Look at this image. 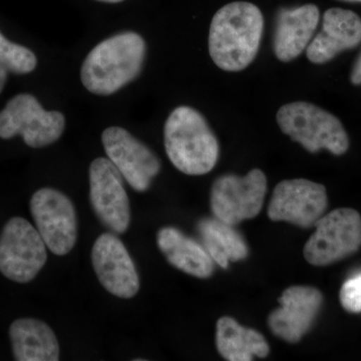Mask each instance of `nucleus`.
Returning a JSON list of instances; mask_svg holds the SVG:
<instances>
[{"instance_id":"nucleus-1","label":"nucleus","mask_w":361,"mask_h":361,"mask_svg":"<svg viewBox=\"0 0 361 361\" xmlns=\"http://www.w3.org/2000/svg\"><path fill=\"white\" fill-rule=\"evenodd\" d=\"M263 28V14L250 2H231L220 8L209 32V52L215 65L226 71L249 66L257 56Z\"/></svg>"},{"instance_id":"nucleus-2","label":"nucleus","mask_w":361,"mask_h":361,"mask_svg":"<svg viewBox=\"0 0 361 361\" xmlns=\"http://www.w3.org/2000/svg\"><path fill=\"white\" fill-rule=\"evenodd\" d=\"M146 54V42L139 33L113 35L87 54L80 70L82 85L97 96L116 94L139 77Z\"/></svg>"},{"instance_id":"nucleus-3","label":"nucleus","mask_w":361,"mask_h":361,"mask_svg":"<svg viewBox=\"0 0 361 361\" xmlns=\"http://www.w3.org/2000/svg\"><path fill=\"white\" fill-rule=\"evenodd\" d=\"M168 158L180 172L201 176L211 172L219 159V142L200 111L180 106L170 114L164 128Z\"/></svg>"},{"instance_id":"nucleus-4","label":"nucleus","mask_w":361,"mask_h":361,"mask_svg":"<svg viewBox=\"0 0 361 361\" xmlns=\"http://www.w3.org/2000/svg\"><path fill=\"white\" fill-rule=\"evenodd\" d=\"M277 123L285 135L310 153L327 149L341 156L348 151V135L341 121L315 104L306 102L284 104L278 111Z\"/></svg>"},{"instance_id":"nucleus-5","label":"nucleus","mask_w":361,"mask_h":361,"mask_svg":"<svg viewBox=\"0 0 361 361\" xmlns=\"http://www.w3.org/2000/svg\"><path fill=\"white\" fill-rule=\"evenodd\" d=\"M65 128L63 114L45 111L30 94L13 97L0 111V139H13L20 135L30 148H44L59 141Z\"/></svg>"},{"instance_id":"nucleus-6","label":"nucleus","mask_w":361,"mask_h":361,"mask_svg":"<svg viewBox=\"0 0 361 361\" xmlns=\"http://www.w3.org/2000/svg\"><path fill=\"white\" fill-rule=\"evenodd\" d=\"M314 228L304 246V258L311 265L334 264L361 248V216L355 209L339 208L324 214Z\"/></svg>"},{"instance_id":"nucleus-7","label":"nucleus","mask_w":361,"mask_h":361,"mask_svg":"<svg viewBox=\"0 0 361 361\" xmlns=\"http://www.w3.org/2000/svg\"><path fill=\"white\" fill-rule=\"evenodd\" d=\"M47 260V245L37 228L13 217L0 233V272L16 283L32 281Z\"/></svg>"},{"instance_id":"nucleus-8","label":"nucleus","mask_w":361,"mask_h":361,"mask_svg":"<svg viewBox=\"0 0 361 361\" xmlns=\"http://www.w3.org/2000/svg\"><path fill=\"white\" fill-rule=\"evenodd\" d=\"M267 179L262 171L253 169L244 177L220 176L211 189L210 205L216 219L235 226L259 215L263 208Z\"/></svg>"},{"instance_id":"nucleus-9","label":"nucleus","mask_w":361,"mask_h":361,"mask_svg":"<svg viewBox=\"0 0 361 361\" xmlns=\"http://www.w3.org/2000/svg\"><path fill=\"white\" fill-rule=\"evenodd\" d=\"M30 214L51 253L65 256L77 243L78 217L73 202L52 188H42L30 199Z\"/></svg>"},{"instance_id":"nucleus-10","label":"nucleus","mask_w":361,"mask_h":361,"mask_svg":"<svg viewBox=\"0 0 361 361\" xmlns=\"http://www.w3.org/2000/svg\"><path fill=\"white\" fill-rule=\"evenodd\" d=\"M326 188L306 179L285 180L275 187L268 206V217L274 222L290 223L308 229L326 212Z\"/></svg>"},{"instance_id":"nucleus-11","label":"nucleus","mask_w":361,"mask_h":361,"mask_svg":"<svg viewBox=\"0 0 361 361\" xmlns=\"http://www.w3.org/2000/svg\"><path fill=\"white\" fill-rule=\"evenodd\" d=\"M90 200L92 210L111 232L123 234L130 222V200L123 177L109 159L97 158L89 170Z\"/></svg>"},{"instance_id":"nucleus-12","label":"nucleus","mask_w":361,"mask_h":361,"mask_svg":"<svg viewBox=\"0 0 361 361\" xmlns=\"http://www.w3.org/2000/svg\"><path fill=\"white\" fill-rule=\"evenodd\" d=\"M109 160L135 191L146 192L160 173L161 161L149 147L121 127H110L102 134Z\"/></svg>"},{"instance_id":"nucleus-13","label":"nucleus","mask_w":361,"mask_h":361,"mask_svg":"<svg viewBox=\"0 0 361 361\" xmlns=\"http://www.w3.org/2000/svg\"><path fill=\"white\" fill-rule=\"evenodd\" d=\"M92 263L97 279L111 294L130 299L140 290V278L126 246L113 233H104L92 249Z\"/></svg>"},{"instance_id":"nucleus-14","label":"nucleus","mask_w":361,"mask_h":361,"mask_svg":"<svg viewBox=\"0 0 361 361\" xmlns=\"http://www.w3.org/2000/svg\"><path fill=\"white\" fill-rule=\"evenodd\" d=\"M280 307L268 317L272 334L289 343H297L314 324L322 310V291L311 286H291L279 298Z\"/></svg>"},{"instance_id":"nucleus-15","label":"nucleus","mask_w":361,"mask_h":361,"mask_svg":"<svg viewBox=\"0 0 361 361\" xmlns=\"http://www.w3.org/2000/svg\"><path fill=\"white\" fill-rule=\"evenodd\" d=\"M360 42V16L348 9L330 8L323 14L322 32L311 40L306 54L311 63L322 65Z\"/></svg>"},{"instance_id":"nucleus-16","label":"nucleus","mask_w":361,"mask_h":361,"mask_svg":"<svg viewBox=\"0 0 361 361\" xmlns=\"http://www.w3.org/2000/svg\"><path fill=\"white\" fill-rule=\"evenodd\" d=\"M319 20V9L314 4L280 9L274 35L277 59L288 63L298 58L312 40Z\"/></svg>"},{"instance_id":"nucleus-17","label":"nucleus","mask_w":361,"mask_h":361,"mask_svg":"<svg viewBox=\"0 0 361 361\" xmlns=\"http://www.w3.org/2000/svg\"><path fill=\"white\" fill-rule=\"evenodd\" d=\"M157 244L171 265L191 276L207 279L215 271V262L203 244L174 227H164L157 234Z\"/></svg>"},{"instance_id":"nucleus-18","label":"nucleus","mask_w":361,"mask_h":361,"mask_svg":"<svg viewBox=\"0 0 361 361\" xmlns=\"http://www.w3.org/2000/svg\"><path fill=\"white\" fill-rule=\"evenodd\" d=\"M9 338L14 360H59V344L56 334L42 320L16 319L9 327Z\"/></svg>"},{"instance_id":"nucleus-19","label":"nucleus","mask_w":361,"mask_h":361,"mask_svg":"<svg viewBox=\"0 0 361 361\" xmlns=\"http://www.w3.org/2000/svg\"><path fill=\"white\" fill-rule=\"evenodd\" d=\"M216 348L229 361H251L270 353L269 344L260 332L246 329L228 316L221 317L216 325Z\"/></svg>"},{"instance_id":"nucleus-20","label":"nucleus","mask_w":361,"mask_h":361,"mask_svg":"<svg viewBox=\"0 0 361 361\" xmlns=\"http://www.w3.org/2000/svg\"><path fill=\"white\" fill-rule=\"evenodd\" d=\"M202 244L216 264L226 269L230 262L248 257L249 249L245 240L234 226L214 218H203L197 225Z\"/></svg>"},{"instance_id":"nucleus-21","label":"nucleus","mask_w":361,"mask_h":361,"mask_svg":"<svg viewBox=\"0 0 361 361\" xmlns=\"http://www.w3.org/2000/svg\"><path fill=\"white\" fill-rule=\"evenodd\" d=\"M0 66L14 75H26L35 70L37 59L32 49L9 42L0 32Z\"/></svg>"},{"instance_id":"nucleus-22","label":"nucleus","mask_w":361,"mask_h":361,"mask_svg":"<svg viewBox=\"0 0 361 361\" xmlns=\"http://www.w3.org/2000/svg\"><path fill=\"white\" fill-rule=\"evenodd\" d=\"M339 299L344 310L355 314L361 312V274L349 278L344 282Z\"/></svg>"},{"instance_id":"nucleus-23","label":"nucleus","mask_w":361,"mask_h":361,"mask_svg":"<svg viewBox=\"0 0 361 361\" xmlns=\"http://www.w3.org/2000/svg\"><path fill=\"white\" fill-rule=\"evenodd\" d=\"M350 80L353 85H361V52L357 59L353 65V71H351Z\"/></svg>"},{"instance_id":"nucleus-24","label":"nucleus","mask_w":361,"mask_h":361,"mask_svg":"<svg viewBox=\"0 0 361 361\" xmlns=\"http://www.w3.org/2000/svg\"><path fill=\"white\" fill-rule=\"evenodd\" d=\"M7 73H8V71H7L4 66H0V94H1L2 90L6 87L7 77H8Z\"/></svg>"},{"instance_id":"nucleus-25","label":"nucleus","mask_w":361,"mask_h":361,"mask_svg":"<svg viewBox=\"0 0 361 361\" xmlns=\"http://www.w3.org/2000/svg\"><path fill=\"white\" fill-rule=\"evenodd\" d=\"M97 1L106 2V4H120L125 0H97Z\"/></svg>"},{"instance_id":"nucleus-26","label":"nucleus","mask_w":361,"mask_h":361,"mask_svg":"<svg viewBox=\"0 0 361 361\" xmlns=\"http://www.w3.org/2000/svg\"><path fill=\"white\" fill-rule=\"evenodd\" d=\"M348 1H360V2H361V0H348Z\"/></svg>"}]
</instances>
